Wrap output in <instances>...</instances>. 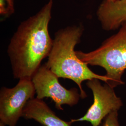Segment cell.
Returning <instances> with one entry per match:
<instances>
[{
	"instance_id": "6da1fadb",
	"label": "cell",
	"mask_w": 126,
	"mask_h": 126,
	"mask_svg": "<svg viewBox=\"0 0 126 126\" xmlns=\"http://www.w3.org/2000/svg\"><path fill=\"white\" fill-rule=\"evenodd\" d=\"M53 0L23 21L11 38L7 53L15 79H31L48 57L53 40L49 32Z\"/></svg>"
},
{
	"instance_id": "7a4b0ae2",
	"label": "cell",
	"mask_w": 126,
	"mask_h": 126,
	"mask_svg": "<svg viewBox=\"0 0 126 126\" xmlns=\"http://www.w3.org/2000/svg\"><path fill=\"white\" fill-rule=\"evenodd\" d=\"M84 31L81 25H73L61 29L55 34L53 45L45 64L57 77L74 81L78 86L81 98L87 95L82 83L85 80L98 79L108 84L109 79L93 72L88 64L77 57L75 47L80 43Z\"/></svg>"
},
{
	"instance_id": "3957f363",
	"label": "cell",
	"mask_w": 126,
	"mask_h": 126,
	"mask_svg": "<svg viewBox=\"0 0 126 126\" xmlns=\"http://www.w3.org/2000/svg\"><path fill=\"white\" fill-rule=\"evenodd\" d=\"M76 52L79 59L88 65L103 68L109 86L114 88L123 85L122 78L126 70V22L117 33L104 41L98 49L87 53Z\"/></svg>"
},
{
	"instance_id": "277c9868",
	"label": "cell",
	"mask_w": 126,
	"mask_h": 126,
	"mask_svg": "<svg viewBox=\"0 0 126 126\" xmlns=\"http://www.w3.org/2000/svg\"><path fill=\"white\" fill-rule=\"evenodd\" d=\"M36 98L43 99L50 98L55 104V107L63 110L62 106L73 107L78 103L80 94L76 88L67 89L59 80V78L47 67L45 63L38 68L32 78Z\"/></svg>"
},
{
	"instance_id": "5b68a950",
	"label": "cell",
	"mask_w": 126,
	"mask_h": 126,
	"mask_svg": "<svg viewBox=\"0 0 126 126\" xmlns=\"http://www.w3.org/2000/svg\"><path fill=\"white\" fill-rule=\"evenodd\" d=\"M35 89L31 79H21L12 88L2 87L0 91V121L8 126H16L23 116L29 100L34 98Z\"/></svg>"
},
{
	"instance_id": "8992f818",
	"label": "cell",
	"mask_w": 126,
	"mask_h": 126,
	"mask_svg": "<svg viewBox=\"0 0 126 126\" xmlns=\"http://www.w3.org/2000/svg\"><path fill=\"white\" fill-rule=\"evenodd\" d=\"M99 80L94 79L86 82V86L93 93L94 102L83 116L72 119L71 124L86 121L92 126H99L109 114L118 111L122 107V100L116 94L114 88L107 83L102 85Z\"/></svg>"
},
{
	"instance_id": "52a82bcc",
	"label": "cell",
	"mask_w": 126,
	"mask_h": 126,
	"mask_svg": "<svg viewBox=\"0 0 126 126\" xmlns=\"http://www.w3.org/2000/svg\"><path fill=\"white\" fill-rule=\"evenodd\" d=\"M97 16L104 30H115L126 22V0H103Z\"/></svg>"
},
{
	"instance_id": "ba28073f",
	"label": "cell",
	"mask_w": 126,
	"mask_h": 126,
	"mask_svg": "<svg viewBox=\"0 0 126 126\" xmlns=\"http://www.w3.org/2000/svg\"><path fill=\"white\" fill-rule=\"evenodd\" d=\"M22 117L34 120L43 126H71L70 122L64 121L58 117L43 99L36 98L28 101Z\"/></svg>"
},
{
	"instance_id": "9c48e42d",
	"label": "cell",
	"mask_w": 126,
	"mask_h": 126,
	"mask_svg": "<svg viewBox=\"0 0 126 126\" xmlns=\"http://www.w3.org/2000/svg\"><path fill=\"white\" fill-rule=\"evenodd\" d=\"M15 12L14 0H0V14L9 17Z\"/></svg>"
},
{
	"instance_id": "30bf717a",
	"label": "cell",
	"mask_w": 126,
	"mask_h": 126,
	"mask_svg": "<svg viewBox=\"0 0 126 126\" xmlns=\"http://www.w3.org/2000/svg\"><path fill=\"white\" fill-rule=\"evenodd\" d=\"M102 126H120L119 122L118 111L113 112L109 114L105 118Z\"/></svg>"
},
{
	"instance_id": "8fae6325",
	"label": "cell",
	"mask_w": 126,
	"mask_h": 126,
	"mask_svg": "<svg viewBox=\"0 0 126 126\" xmlns=\"http://www.w3.org/2000/svg\"><path fill=\"white\" fill-rule=\"evenodd\" d=\"M6 125L4 123H3V122L0 121V126H6Z\"/></svg>"
},
{
	"instance_id": "7c38bea8",
	"label": "cell",
	"mask_w": 126,
	"mask_h": 126,
	"mask_svg": "<svg viewBox=\"0 0 126 126\" xmlns=\"http://www.w3.org/2000/svg\"><path fill=\"white\" fill-rule=\"evenodd\" d=\"M110 0V1H114L115 0Z\"/></svg>"
}]
</instances>
